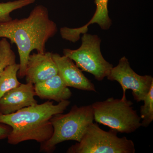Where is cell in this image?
Returning <instances> with one entry per match:
<instances>
[{
  "instance_id": "obj_1",
  "label": "cell",
  "mask_w": 153,
  "mask_h": 153,
  "mask_svg": "<svg viewBox=\"0 0 153 153\" xmlns=\"http://www.w3.org/2000/svg\"><path fill=\"white\" fill-rule=\"evenodd\" d=\"M57 31V25L49 19L48 9L42 5L35 7L27 18L0 22V38L9 39L18 48L20 57L18 77H25L32 51L46 52V43Z\"/></svg>"
},
{
  "instance_id": "obj_2",
  "label": "cell",
  "mask_w": 153,
  "mask_h": 153,
  "mask_svg": "<svg viewBox=\"0 0 153 153\" xmlns=\"http://www.w3.org/2000/svg\"><path fill=\"white\" fill-rule=\"evenodd\" d=\"M70 104L68 100L54 105L48 100L42 104L33 105L9 114L0 113V123L10 126L12 131L8 143L16 145L33 140L41 144L52 137L53 127L50 120L57 114L63 113Z\"/></svg>"
},
{
  "instance_id": "obj_3",
  "label": "cell",
  "mask_w": 153,
  "mask_h": 153,
  "mask_svg": "<svg viewBox=\"0 0 153 153\" xmlns=\"http://www.w3.org/2000/svg\"><path fill=\"white\" fill-rule=\"evenodd\" d=\"M94 121L91 105L80 107L75 105L68 113L55 115L50 120L53 127V134L49 140L41 144L40 152H52L56 145L66 141L79 142Z\"/></svg>"
},
{
  "instance_id": "obj_4",
  "label": "cell",
  "mask_w": 153,
  "mask_h": 153,
  "mask_svg": "<svg viewBox=\"0 0 153 153\" xmlns=\"http://www.w3.org/2000/svg\"><path fill=\"white\" fill-rule=\"evenodd\" d=\"M133 104L126 98L120 99L112 97L96 102L91 104L94 120L117 132H134L141 126V119L134 109Z\"/></svg>"
},
{
  "instance_id": "obj_5",
  "label": "cell",
  "mask_w": 153,
  "mask_h": 153,
  "mask_svg": "<svg viewBox=\"0 0 153 153\" xmlns=\"http://www.w3.org/2000/svg\"><path fill=\"white\" fill-rule=\"evenodd\" d=\"M117 132L111 129L105 131L97 123L88 126L81 140L68 148L67 153H135L132 140L119 137Z\"/></svg>"
},
{
  "instance_id": "obj_6",
  "label": "cell",
  "mask_w": 153,
  "mask_h": 153,
  "mask_svg": "<svg viewBox=\"0 0 153 153\" xmlns=\"http://www.w3.org/2000/svg\"><path fill=\"white\" fill-rule=\"evenodd\" d=\"M82 44L78 49H63V55L74 61L82 71L92 74L98 81L109 74L112 64L107 61L100 51L101 39L97 35L83 34Z\"/></svg>"
},
{
  "instance_id": "obj_7",
  "label": "cell",
  "mask_w": 153,
  "mask_h": 153,
  "mask_svg": "<svg viewBox=\"0 0 153 153\" xmlns=\"http://www.w3.org/2000/svg\"><path fill=\"white\" fill-rule=\"evenodd\" d=\"M107 78L119 83L123 91L122 98H126V91H132L134 99L137 102L143 101L153 85V78L151 75H139L131 67L126 57H122L117 66L113 67Z\"/></svg>"
},
{
  "instance_id": "obj_8",
  "label": "cell",
  "mask_w": 153,
  "mask_h": 153,
  "mask_svg": "<svg viewBox=\"0 0 153 153\" xmlns=\"http://www.w3.org/2000/svg\"><path fill=\"white\" fill-rule=\"evenodd\" d=\"M52 56L57 66L58 74L67 87L96 92L94 84L84 75L73 60L57 53H52Z\"/></svg>"
},
{
  "instance_id": "obj_9",
  "label": "cell",
  "mask_w": 153,
  "mask_h": 153,
  "mask_svg": "<svg viewBox=\"0 0 153 153\" xmlns=\"http://www.w3.org/2000/svg\"><path fill=\"white\" fill-rule=\"evenodd\" d=\"M34 84H22L6 92L0 98V113L9 114L38 103Z\"/></svg>"
},
{
  "instance_id": "obj_10",
  "label": "cell",
  "mask_w": 153,
  "mask_h": 153,
  "mask_svg": "<svg viewBox=\"0 0 153 153\" xmlns=\"http://www.w3.org/2000/svg\"><path fill=\"white\" fill-rule=\"evenodd\" d=\"M52 53H33L30 55L25 72L27 82L33 84L44 81L58 74Z\"/></svg>"
},
{
  "instance_id": "obj_11",
  "label": "cell",
  "mask_w": 153,
  "mask_h": 153,
  "mask_svg": "<svg viewBox=\"0 0 153 153\" xmlns=\"http://www.w3.org/2000/svg\"><path fill=\"white\" fill-rule=\"evenodd\" d=\"M108 0H95L96 10L92 19L86 25L78 28H61L60 33L63 39L71 42H76L79 40L81 34L87 33L88 26L93 24H97L102 30H108L112 22L108 16Z\"/></svg>"
},
{
  "instance_id": "obj_12",
  "label": "cell",
  "mask_w": 153,
  "mask_h": 153,
  "mask_svg": "<svg viewBox=\"0 0 153 153\" xmlns=\"http://www.w3.org/2000/svg\"><path fill=\"white\" fill-rule=\"evenodd\" d=\"M36 96L41 99L57 102L68 100L72 95L59 74L42 82L34 84Z\"/></svg>"
},
{
  "instance_id": "obj_13",
  "label": "cell",
  "mask_w": 153,
  "mask_h": 153,
  "mask_svg": "<svg viewBox=\"0 0 153 153\" xmlns=\"http://www.w3.org/2000/svg\"><path fill=\"white\" fill-rule=\"evenodd\" d=\"M20 64L15 63L7 66L0 76V98L9 91L21 84L18 79Z\"/></svg>"
},
{
  "instance_id": "obj_14",
  "label": "cell",
  "mask_w": 153,
  "mask_h": 153,
  "mask_svg": "<svg viewBox=\"0 0 153 153\" xmlns=\"http://www.w3.org/2000/svg\"><path fill=\"white\" fill-rule=\"evenodd\" d=\"M36 0H16L5 3H0V22H8L12 20V12L18 9L35 3Z\"/></svg>"
},
{
  "instance_id": "obj_15",
  "label": "cell",
  "mask_w": 153,
  "mask_h": 153,
  "mask_svg": "<svg viewBox=\"0 0 153 153\" xmlns=\"http://www.w3.org/2000/svg\"><path fill=\"white\" fill-rule=\"evenodd\" d=\"M16 63V55L7 38L0 40V76L7 66Z\"/></svg>"
},
{
  "instance_id": "obj_16",
  "label": "cell",
  "mask_w": 153,
  "mask_h": 153,
  "mask_svg": "<svg viewBox=\"0 0 153 153\" xmlns=\"http://www.w3.org/2000/svg\"><path fill=\"white\" fill-rule=\"evenodd\" d=\"M144 105L140 107V117L141 126L147 127L153 120V85L144 99Z\"/></svg>"
},
{
  "instance_id": "obj_17",
  "label": "cell",
  "mask_w": 153,
  "mask_h": 153,
  "mask_svg": "<svg viewBox=\"0 0 153 153\" xmlns=\"http://www.w3.org/2000/svg\"><path fill=\"white\" fill-rule=\"evenodd\" d=\"M12 131V128L10 126L0 123V140L7 138Z\"/></svg>"
}]
</instances>
